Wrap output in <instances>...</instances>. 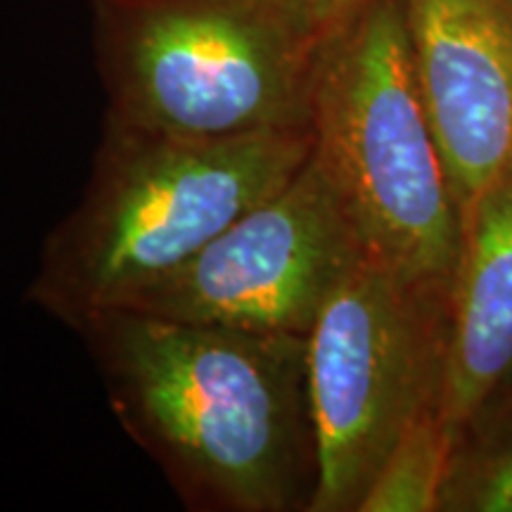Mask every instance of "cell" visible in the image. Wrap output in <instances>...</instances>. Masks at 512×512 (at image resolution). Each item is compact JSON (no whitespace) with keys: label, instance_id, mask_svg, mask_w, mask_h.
<instances>
[{"label":"cell","instance_id":"6","mask_svg":"<svg viewBox=\"0 0 512 512\" xmlns=\"http://www.w3.org/2000/svg\"><path fill=\"white\" fill-rule=\"evenodd\" d=\"M368 249L313 157L190 264L117 309L249 332L309 335Z\"/></svg>","mask_w":512,"mask_h":512},{"label":"cell","instance_id":"7","mask_svg":"<svg viewBox=\"0 0 512 512\" xmlns=\"http://www.w3.org/2000/svg\"><path fill=\"white\" fill-rule=\"evenodd\" d=\"M418 86L460 216L512 164V0H403Z\"/></svg>","mask_w":512,"mask_h":512},{"label":"cell","instance_id":"10","mask_svg":"<svg viewBox=\"0 0 512 512\" xmlns=\"http://www.w3.org/2000/svg\"><path fill=\"white\" fill-rule=\"evenodd\" d=\"M453 444L441 406L422 413L384 458L358 512H439Z\"/></svg>","mask_w":512,"mask_h":512},{"label":"cell","instance_id":"4","mask_svg":"<svg viewBox=\"0 0 512 512\" xmlns=\"http://www.w3.org/2000/svg\"><path fill=\"white\" fill-rule=\"evenodd\" d=\"M311 138L368 256L451 285L463 216L422 102L403 0H370L323 43Z\"/></svg>","mask_w":512,"mask_h":512},{"label":"cell","instance_id":"3","mask_svg":"<svg viewBox=\"0 0 512 512\" xmlns=\"http://www.w3.org/2000/svg\"><path fill=\"white\" fill-rule=\"evenodd\" d=\"M105 117L230 138L311 131L323 38L304 0H91Z\"/></svg>","mask_w":512,"mask_h":512},{"label":"cell","instance_id":"8","mask_svg":"<svg viewBox=\"0 0 512 512\" xmlns=\"http://www.w3.org/2000/svg\"><path fill=\"white\" fill-rule=\"evenodd\" d=\"M512 380V164L463 214L441 415L453 437Z\"/></svg>","mask_w":512,"mask_h":512},{"label":"cell","instance_id":"2","mask_svg":"<svg viewBox=\"0 0 512 512\" xmlns=\"http://www.w3.org/2000/svg\"><path fill=\"white\" fill-rule=\"evenodd\" d=\"M311 131L188 138L105 117L81 200L46 238L29 302L76 325L190 264L311 157Z\"/></svg>","mask_w":512,"mask_h":512},{"label":"cell","instance_id":"11","mask_svg":"<svg viewBox=\"0 0 512 512\" xmlns=\"http://www.w3.org/2000/svg\"><path fill=\"white\" fill-rule=\"evenodd\" d=\"M368 3L370 0H304L323 43L335 36L339 29L347 27Z\"/></svg>","mask_w":512,"mask_h":512},{"label":"cell","instance_id":"5","mask_svg":"<svg viewBox=\"0 0 512 512\" xmlns=\"http://www.w3.org/2000/svg\"><path fill=\"white\" fill-rule=\"evenodd\" d=\"M451 285L368 256L306 335L316 437L309 512H358L401 434L441 406Z\"/></svg>","mask_w":512,"mask_h":512},{"label":"cell","instance_id":"9","mask_svg":"<svg viewBox=\"0 0 512 512\" xmlns=\"http://www.w3.org/2000/svg\"><path fill=\"white\" fill-rule=\"evenodd\" d=\"M439 512H512V380L458 432Z\"/></svg>","mask_w":512,"mask_h":512},{"label":"cell","instance_id":"1","mask_svg":"<svg viewBox=\"0 0 512 512\" xmlns=\"http://www.w3.org/2000/svg\"><path fill=\"white\" fill-rule=\"evenodd\" d=\"M114 413L192 510H309L316 437L306 335L133 309L81 320Z\"/></svg>","mask_w":512,"mask_h":512}]
</instances>
